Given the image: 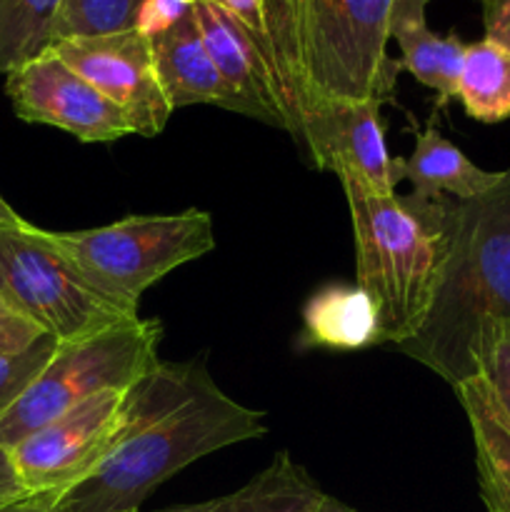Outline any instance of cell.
Here are the masks:
<instances>
[{
  "mask_svg": "<svg viewBox=\"0 0 510 512\" xmlns=\"http://www.w3.org/2000/svg\"><path fill=\"white\" fill-rule=\"evenodd\" d=\"M455 98L478 123L510 118V50L488 38L465 45Z\"/></svg>",
  "mask_w": 510,
  "mask_h": 512,
  "instance_id": "obj_19",
  "label": "cell"
},
{
  "mask_svg": "<svg viewBox=\"0 0 510 512\" xmlns=\"http://www.w3.org/2000/svg\"><path fill=\"white\" fill-rule=\"evenodd\" d=\"M60 5L63 0H0V75L50 50Z\"/></svg>",
  "mask_w": 510,
  "mask_h": 512,
  "instance_id": "obj_20",
  "label": "cell"
},
{
  "mask_svg": "<svg viewBox=\"0 0 510 512\" xmlns=\"http://www.w3.org/2000/svg\"><path fill=\"white\" fill-rule=\"evenodd\" d=\"M155 70L165 90L170 108L188 105H218L233 110L235 103L228 85L220 78L205 40L200 35L193 10L165 33L150 38Z\"/></svg>",
  "mask_w": 510,
  "mask_h": 512,
  "instance_id": "obj_13",
  "label": "cell"
},
{
  "mask_svg": "<svg viewBox=\"0 0 510 512\" xmlns=\"http://www.w3.org/2000/svg\"><path fill=\"white\" fill-rule=\"evenodd\" d=\"M193 18L220 78L233 95L235 113L290 133L293 125L285 93L258 40L210 0L193 5Z\"/></svg>",
  "mask_w": 510,
  "mask_h": 512,
  "instance_id": "obj_12",
  "label": "cell"
},
{
  "mask_svg": "<svg viewBox=\"0 0 510 512\" xmlns=\"http://www.w3.org/2000/svg\"><path fill=\"white\" fill-rule=\"evenodd\" d=\"M478 375L488 380L510 418V320H495L483 330L475 353Z\"/></svg>",
  "mask_w": 510,
  "mask_h": 512,
  "instance_id": "obj_22",
  "label": "cell"
},
{
  "mask_svg": "<svg viewBox=\"0 0 510 512\" xmlns=\"http://www.w3.org/2000/svg\"><path fill=\"white\" fill-rule=\"evenodd\" d=\"M485 38L510 50V0H483Z\"/></svg>",
  "mask_w": 510,
  "mask_h": 512,
  "instance_id": "obj_27",
  "label": "cell"
},
{
  "mask_svg": "<svg viewBox=\"0 0 510 512\" xmlns=\"http://www.w3.org/2000/svg\"><path fill=\"white\" fill-rule=\"evenodd\" d=\"M23 223H28V220L20 218V215L5 203L3 195H0V225H23Z\"/></svg>",
  "mask_w": 510,
  "mask_h": 512,
  "instance_id": "obj_30",
  "label": "cell"
},
{
  "mask_svg": "<svg viewBox=\"0 0 510 512\" xmlns=\"http://www.w3.org/2000/svg\"><path fill=\"white\" fill-rule=\"evenodd\" d=\"M318 512H358V510L350 508V505H345V503H340L338 498H330V495H325Z\"/></svg>",
  "mask_w": 510,
  "mask_h": 512,
  "instance_id": "obj_31",
  "label": "cell"
},
{
  "mask_svg": "<svg viewBox=\"0 0 510 512\" xmlns=\"http://www.w3.org/2000/svg\"><path fill=\"white\" fill-rule=\"evenodd\" d=\"M158 380L160 365L130 388L93 395L10 448L25 490L55 500L88 478L143 420L155 398Z\"/></svg>",
  "mask_w": 510,
  "mask_h": 512,
  "instance_id": "obj_8",
  "label": "cell"
},
{
  "mask_svg": "<svg viewBox=\"0 0 510 512\" xmlns=\"http://www.w3.org/2000/svg\"><path fill=\"white\" fill-rule=\"evenodd\" d=\"M268 433L263 410L220 390L203 358L160 363L148 413L85 480L53 500L55 512H140L158 485L210 453Z\"/></svg>",
  "mask_w": 510,
  "mask_h": 512,
  "instance_id": "obj_1",
  "label": "cell"
},
{
  "mask_svg": "<svg viewBox=\"0 0 510 512\" xmlns=\"http://www.w3.org/2000/svg\"><path fill=\"white\" fill-rule=\"evenodd\" d=\"M53 240L100 293L138 313L150 285L215 248V225L213 215L190 208L128 215L100 228L53 233Z\"/></svg>",
  "mask_w": 510,
  "mask_h": 512,
  "instance_id": "obj_6",
  "label": "cell"
},
{
  "mask_svg": "<svg viewBox=\"0 0 510 512\" xmlns=\"http://www.w3.org/2000/svg\"><path fill=\"white\" fill-rule=\"evenodd\" d=\"M403 198L433 225L440 263L425 323L398 350L455 388L478 375L483 330L510 320V170L498 188L465 203Z\"/></svg>",
  "mask_w": 510,
  "mask_h": 512,
  "instance_id": "obj_2",
  "label": "cell"
},
{
  "mask_svg": "<svg viewBox=\"0 0 510 512\" xmlns=\"http://www.w3.org/2000/svg\"><path fill=\"white\" fill-rule=\"evenodd\" d=\"M195 3L198 0H148L140 10L135 30H140L145 38H155L173 28L178 20H183Z\"/></svg>",
  "mask_w": 510,
  "mask_h": 512,
  "instance_id": "obj_25",
  "label": "cell"
},
{
  "mask_svg": "<svg viewBox=\"0 0 510 512\" xmlns=\"http://www.w3.org/2000/svg\"><path fill=\"white\" fill-rule=\"evenodd\" d=\"M160 320L130 318L85 338L55 345L33 383L0 413V448L10 450L30 433L103 390H125L160 365Z\"/></svg>",
  "mask_w": 510,
  "mask_h": 512,
  "instance_id": "obj_5",
  "label": "cell"
},
{
  "mask_svg": "<svg viewBox=\"0 0 510 512\" xmlns=\"http://www.w3.org/2000/svg\"><path fill=\"white\" fill-rule=\"evenodd\" d=\"M5 93L25 123L53 125L80 143H115L133 135L128 118L53 50L5 75Z\"/></svg>",
  "mask_w": 510,
  "mask_h": 512,
  "instance_id": "obj_10",
  "label": "cell"
},
{
  "mask_svg": "<svg viewBox=\"0 0 510 512\" xmlns=\"http://www.w3.org/2000/svg\"><path fill=\"white\" fill-rule=\"evenodd\" d=\"M430 0H393L390 40L400 48V70L435 90L438 108L458 95V78L465 58V43L455 33L438 35L428 28L425 8Z\"/></svg>",
  "mask_w": 510,
  "mask_h": 512,
  "instance_id": "obj_15",
  "label": "cell"
},
{
  "mask_svg": "<svg viewBox=\"0 0 510 512\" xmlns=\"http://www.w3.org/2000/svg\"><path fill=\"white\" fill-rule=\"evenodd\" d=\"M28 495L25 485L20 483L10 450L0 448V503H13V500L28 498Z\"/></svg>",
  "mask_w": 510,
  "mask_h": 512,
  "instance_id": "obj_28",
  "label": "cell"
},
{
  "mask_svg": "<svg viewBox=\"0 0 510 512\" xmlns=\"http://www.w3.org/2000/svg\"><path fill=\"white\" fill-rule=\"evenodd\" d=\"M0 512H55L53 498L45 495H28V498L13 500V503H0Z\"/></svg>",
  "mask_w": 510,
  "mask_h": 512,
  "instance_id": "obj_29",
  "label": "cell"
},
{
  "mask_svg": "<svg viewBox=\"0 0 510 512\" xmlns=\"http://www.w3.org/2000/svg\"><path fill=\"white\" fill-rule=\"evenodd\" d=\"M45 335L48 333H43L33 320L23 318L8 303L0 300V353H20V350H28L40 338H45Z\"/></svg>",
  "mask_w": 510,
  "mask_h": 512,
  "instance_id": "obj_26",
  "label": "cell"
},
{
  "mask_svg": "<svg viewBox=\"0 0 510 512\" xmlns=\"http://www.w3.org/2000/svg\"><path fill=\"white\" fill-rule=\"evenodd\" d=\"M55 345L58 340L45 335L33 348L20 350V353H0V413L33 383L35 375L55 353Z\"/></svg>",
  "mask_w": 510,
  "mask_h": 512,
  "instance_id": "obj_23",
  "label": "cell"
},
{
  "mask_svg": "<svg viewBox=\"0 0 510 512\" xmlns=\"http://www.w3.org/2000/svg\"><path fill=\"white\" fill-rule=\"evenodd\" d=\"M393 0H270V63L285 93L290 135L318 103H390L400 63L388 55Z\"/></svg>",
  "mask_w": 510,
  "mask_h": 512,
  "instance_id": "obj_3",
  "label": "cell"
},
{
  "mask_svg": "<svg viewBox=\"0 0 510 512\" xmlns=\"http://www.w3.org/2000/svg\"><path fill=\"white\" fill-rule=\"evenodd\" d=\"M295 143L318 170L335 175L353 173L378 193H395L398 178L385 148L380 103L375 100H333L303 110Z\"/></svg>",
  "mask_w": 510,
  "mask_h": 512,
  "instance_id": "obj_11",
  "label": "cell"
},
{
  "mask_svg": "<svg viewBox=\"0 0 510 512\" xmlns=\"http://www.w3.org/2000/svg\"><path fill=\"white\" fill-rule=\"evenodd\" d=\"M480 3H483V0H480Z\"/></svg>",
  "mask_w": 510,
  "mask_h": 512,
  "instance_id": "obj_32",
  "label": "cell"
},
{
  "mask_svg": "<svg viewBox=\"0 0 510 512\" xmlns=\"http://www.w3.org/2000/svg\"><path fill=\"white\" fill-rule=\"evenodd\" d=\"M210 3L220 5L225 13L233 15L250 35L260 43V48L265 50L270 60V38H268V10L270 0H210ZM273 65V63H270ZM275 73V70H273ZM278 78V75H275Z\"/></svg>",
  "mask_w": 510,
  "mask_h": 512,
  "instance_id": "obj_24",
  "label": "cell"
},
{
  "mask_svg": "<svg viewBox=\"0 0 510 512\" xmlns=\"http://www.w3.org/2000/svg\"><path fill=\"white\" fill-rule=\"evenodd\" d=\"M0 300L58 343L85 338L138 313L100 293L35 225H0Z\"/></svg>",
  "mask_w": 510,
  "mask_h": 512,
  "instance_id": "obj_7",
  "label": "cell"
},
{
  "mask_svg": "<svg viewBox=\"0 0 510 512\" xmlns=\"http://www.w3.org/2000/svg\"><path fill=\"white\" fill-rule=\"evenodd\" d=\"M145 3L148 0H63L55 18L53 43L133 30Z\"/></svg>",
  "mask_w": 510,
  "mask_h": 512,
  "instance_id": "obj_21",
  "label": "cell"
},
{
  "mask_svg": "<svg viewBox=\"0 0 510 512\" xmlns=\"http://www.w3.org/2000/svg\"><path fill=\"white\" fill-rule=\"evenodd\" d=\"M323 498L315 478L283 450L235 493L155 512H318Z\"/></svg>",
  "mask_w": 510,
  "mask_h": 512,
  "instance_id": "obj_18",
  "label": "cell"
},
{
  "mask_svg": "<svg viewBox=\"0 0 510 512\" xmlns=\"http://www.w3.org/2000/svg\"><path fill=\"white\" fill-rule=\"evenodd\" d=\"M475 445L480 495L488 512H510V418L483 375L455 385Z\"/></svg>",
  "mask_w": 510,
  "mask_h": 512,
  "instance_id": "obj_16",
  "label": "cell"
},
{
  "mask_svg": "<svg viewBox=\"0 0 510 512\" xmlns=\"http://www.w3.org/2000/svg\"><path fill=\"white\" fill-rule=\"evenodd\" d=\"M343 185L355 238V283L373 298L383 343H408L433 300L440 248L433 225L403 198L368 188L353 173Z\"/></svg>",
  "mask_w": 510,
  "mask_h": 512,
  "instance_id": "obj_4",
  "label": "cell"
},
{
  "mask_svg": "<svg viewBox=\"0 0 510 512\" xmlns=\"http://www.w3.org/2000/svg\"><path fill=\"white\" fill-rule=\"evenodd\" d=\"M393 168L398 183L408 180L413 185L410 195L415 198H453L460 203L488 195L505 175V170L493 173L478 168L463 150L438 133L435 123L415 133L413 153L408 158H393Z\"/></svg>",
  "mask_w": 510,
  "mask_h": 512,
  "instance_id": "obj_14",
  "label": "cell"
},
{
  "mask_svg": "<svg viewBox=\"0 0 510 512\" xmlns=\"http://www.w3.org/2000/svg\"><path fill=\"white\" fill-rule=\"evenodd\" d=\"M50 50L123 110L133 135L163 133L173 108L155 70L153 45L140 30L58 40Z\"/></svg>",
  "mask_w": 510,
  "mask_h": 512,
  "instance_id": "obj_9",
  "label": "cell"
},
{
  "mask_svg": "<svg viewBox=\"0 0 510 512\" xmlns=\"http://www.w3.org/2000/svg\"><path fill=\"white\" fill-rule=\"evenodd\" d=\"M380 343L378 308L358 283H328L305 303L300 348L363 350Z\"/></svg>",
  "mask_w": 510,
  "mask_h": 512,
  "instance_id": "obj_17",
  "label": "cell"
}]
</instances>
